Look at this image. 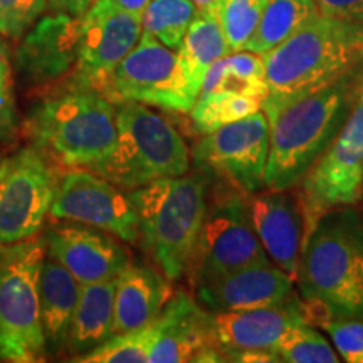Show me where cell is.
<instances>
[{"mask_svg":"<svg viewBox=\"0 0 363 363\" xmlns=\"http://www.w3.org/2000/svg\"><path fill=\"white\" fill-rule=\"evenodd\" d=\"M79 294V281L56 256L45 252L39 278V305L49 355L67 350V340Z\"/></svg>","mask_w":363,"mask_h":363,"instance_id":"cell-22","label":"cell"},{"mask_svg":"<svg viewBox=\"0 0 363 363\" xmlns=\"http://www.w3.org/2000/svg\"><path fill=\"white\" fill-rule=\"evenodd\" d=\"M212 177L203 170L130 190L142 247L170 281L187 274L206 216Z\"/></svg>","mask_w":363,"mask_h":363,"instance_id":"cell-3","label":"cell"},{"mask_svg":"<svg viewBox=\"0 0 363 363\" xmlns=\"http://www.w3.org/2000/svg\"><path fill=\"white\" fill-rule=\"evenodd\" d=\"M211 321L216 347L224 362H235L244 352H276L286 331L305 323L306 313L298 298L293 296L272 306L211 313Z\"/></svg>","mask_w":363,"mask_h":363,"instance_id":"cell-18","label":"cell"},{"mask_svg":"<svg viewBox=\"0 0 363 363\" xmlns=\"http://www.w3.org/2000/svg\"><path fill=\"white\" fill-rule=\"evenodd\" d=\"M219 182V189H208L206 216L190 259L187 276L192 288L242 267L269 262L254 230L247 194Z\"/></svg>","mask_w":363,"mask_h":363,"instance_id":"cell-8","label":"cell"},{"mask_svg":"<svg viewBox=\"0 0 363 363\" xmlns=\"http://www.w3.org/2000/svg\"><path fill=\"white\" fill-rule=\"evenodd\" d=\"M142 38V16L128 12L115 0H96L81 16L79 54L67 88L104 93L113 71Z\"/></svg>","mask_w":363,"mask_h":363,"instance_id":"cell-13","label":"cell"},{"mask_svg":"<svg viewBox=\"0 0 363 363\" xmlns=\"http://www.w3.org/2000/svg\"><path fill=\"white\" fill-rule=\"evenodd\" d=\"M195 167L251 195L266 189L269 125L264 113L224 125L203 135L192 150Z\"/></svg>","mask_w":363,"mask_h":363,"instance_id":"cell-12","label":"cell"},{"mask_svg":"<svg viewBox=\"0 0 363 363\" xmlns=\"http://www.w3.org/2000/svg\"><path fill=\"white\" fill-rule=\"evenodd\" d=\"M48 252L81 284L115 279L131 264V254L113 234L79 222H61L44 235Z\"/></svg>","mask_w":363,"mask_h":363,"instance_id":"cell-15","label":"cell"},{"mask_svg":"<svg viewBox=\"0 0 363 363\" xmlns=\"http://www.w3.org/2000/svg\"><path fill=\"white\" fill-rule=\"evenodd\" d=\"M48 7V0H0V34L19 39Z\"/></svg>","mask_w":363,"mask_h":363,"instance_id":"cell-32","label":"cell"},{"mask_svg":"<svg viewBox=\"0 0 363 363\" xmlns=\"http://www.w3.org/2000/svg\"><path fill=\"white\" fill-rule=\"evenodd\" d=\"M355 76L358 81L363 79V43H362V51H360V57H358V62L355 66Z\"/></svg>","mask_w":363,"mask_h":363,"instance_id":"cell-38","label":"cell"},{"mask_svg":"<svg viewBox=\"0 0 363 363\" xmlns=\"http://www.w3.org/2000/svg\"><path fill=\"white\" fill-rule=\"evenodd\" d=\"M262 99L244 96L230 91H208L199 94L189 111L194 130L201 135L216 131L220 126L234 123L261 111Z\"/></svg>","mask_w":363,"mask_h":363,"instance_id":"cell-27","label":"cell"},{"mask_svg":"<svg viewBox=\"0 0 363 363\" xmlns=\"http://www.w3.org/2000/svg\"><path fill=\"white\" fill-rule=\"evenodd\" d=\"M26 131L54 165L93 170L115 150L116 103L101 91L66 88L35 104Z\"/></svg>","mask_w":363,"mask_h":363,"instance_id":"cell-4","label":"cell"},{"mask_svg":"<svg viewBox=\"0 0 363 363\" xmlns=\"http://www.w3.org/2000/svg\"><path fill=\"white\" fill-rule=\"evenodd\" d=\"M296 279L308 303L338 318H363V217L326 212L303 240Z\"/></svg>","mask_w":363,"mask_h":363,"instance_id":"cell-2","label":"cell"},{"mask_svg":"<svg viewBox=\"0 0 363 363\" xmlns=\"http://www.w3.org/2000/svg\"><path fill=\"white\" fill-rule=\"evenodd\" d=\"M155 323L148 363L224 362L212 335L211 311L190 294H174Z\"/></svg>","mask_w":363,"mask_h":363,"instance_id":"cell-17","label":"cell"},{"mask_svg":"<svg viewBox=\"0 0 363 363\" xmlns=\"http://www.w3.org/2000/svg\"><path fill=\"white\" fill-rule=\"evenodd\" d=\"M363 195V79L337 138L301 180L305 238L326 212L355 206Z\"/></svg>","mask_w":363,"mask_h":363,"instance_id":"cell-9","label":"cell"},{"mask_svg":"<svg viewBox=\"0 0 363 363\" xmlns=\"http://www.w3.org/2000/svg\"><path fill=\"white\" fill-rule=\"evenodd\" d=\"M208 91H230L244 96L264 99L269 93L264 59L261 54L251 51L227 54L207 71L201 93Z\"/></svg>","mask_w":363,"mask_h":363,"instance_id":"cell-25","label":"cell"},{"mask_svg":"<svg viewBox=\"0 0 363 363\" xmlns=\"http://www.w3.org/2000/svg\"><path fill=\"white\" fill-rule=\"evenodd\" d=\"M157 321V320H155ZM145 328L111 335L106 342L91 350L88 355L78 358L81 363H145L148 362L153 340L157 333V323Z\"/></svg>","mask_w":363,"mask_h":363,"instance_id":"cell-29","label":"cell"},{"mask_svg":"<svg viewBox=\"0 0 363 363\" xmlns=\"http://www.w3.org/2000/svg\"><path fill=\"white\" fill-rule=\"evenodd\" d=\"M320 16L363 26V0H315Z\"/></svg>","mask_w":363,"mask_h":363,"instance_id":"cell-35","label":"cell"},{"mask_svg":"<svg viewBox=\"0 0 363 363\" xmlns=\"http://www.w3.org/2000/svg\"><path fill=\"white\" fill-rule=\"evenodd\" d=\"M318 13L315 0H267L264 12L244 51L266 54Z\"/></svg>","mask_w":363,"mask_h":363,"instance_id":"cell-26","label":"cell"},{"mask_svg":"<svg viewBox=\"0 0 363 363\" xmlns=\"http://www.w3.org/2000/svg\"><path fill=\"white\" fill-rule=\"evenodd\" d=\"M358 84L355 72L308 93L262 99L269 125L266 190H289L337 138L353 106Z\"/></svg>","mask_w":363,"mask_h":363,"instance_id":"cell-1","label":"cell"},{"mask_svg":"<svg viewBox=\"0 0 363 363\" xmlns=\"http://www.w3.org/2000/svg\"><path fill=\"white\" fill-rule=\"evenodd\" d=\"M199 11L192 0H150L142 13V30L177 51Z\"/></svg>","mask_w":363,"mask_h":363,"instance_id":"cell-28","label":"cell"},{"mask_svg":"<svg viewBox=\"0 0 363 363\" xmlns=\"http://www.w3.org/2000/svg\"><path fill=\"white\" fill-rule=\"evenodd\" d=\"M96 0H48V7L52 12H65L69 16L81 17L88 12Z\"/></svg>","mask_w":363,"mask_h":363,"instance_id":"cell-36","label":"cell"},{"mask_svg":"<svg viewBox=\"0 0 363 363\" xmlns=\"http://www.w3.org/2000/svg\"><path fill=\"white\" fill-rule=\"evenodd\" d=\"M104 94L115 103L136 101L177 113H189L197 101L185 83L175 49L143 30L113 71Z\"/></svg>","mask_w":363,"mask_h":363,"instance_id":"cell-11","label":"cell"},{"mask_svg":"<svg viewBox=\"0 0 363 363\" xmlns=\"http://www.w3.org/2000/svg\"><path fill=\"white\" fill-rule=\"evenodd\" d=\"M192 2L199 9H212V7H214L216 0H192Z\"/></svg>","mask_w":363,"mask_h":363,"instance_id":"cell-39","label":"cell"},{"mask_svg":"<svg viewBox=\"0 0 363 363\" xmlns=\"http://www.w3.org/2000/svg\"><path fill=\"white\" fill-rule=\"evenodd\" d=\"M57 180L54 163L34 145L0 160V246L39 233L51 211Z\"/></svg>","mask_w":363,"mask_h":363,"instance_id":"cell-10","label":"cell"},{"mask_svg":"<svg viewBox=\"0 0 363 363\" xmlns=\"http://www.w3.org/2000/svg\"><path fill=\"white\" fill-rule=\"evenodd\" d=\"M247 206L267 257L296 279L305 240V214L299 197L288 190H267L247 195Z\"/></svg>","mask_w":363,"mask_h":363,"instance_id":"cell-19","label":"cell"},{"mask_svg":"<svg viewBox=\"0 0 363 363\" xmlns=\"http://www.w3.org/2000/svg\"><path fill=\"white\" fill-rule=\"evenodd\" d=\"M337 352L345 362L363 363V321L358 318H337L325 323Z\"/></svg>","mask_w":363,"mask_h":363,"instance_id":"cell-34","label":"cell"},{"mask_svg":"<svg viewBox=\"0 0 363 363\" xmlns=\"http://www.w3.org/2000/svg\"><path fill=\"white\" fill-rule=\"evenodd\" d=\"M49 216L96 227L128 244L140 240L128 192L88 169H72L59 177Z\"/></svg>","mask_w":363,"mask_h":363,"instance_id":"cell-14","label":"cell"},{"mask_svg":"<svg viewBox=\"0 0 363 363\" xmlns=\"http://www.w3.org/2000/svg\"><path fill=\"white\" fill-rule=\"evenodd\" d=\"M363 26L316 13L269 52L262 54L269 93L301 94L355 72Z\"/></svg>","mask_w":363,"mask_h":363,"instance_id":"cell-5","label":"cell"},{"mask_svg":"<svg viewBox=\"0 0 363 363\" xmlns=\"http://www.w3.org/2000/svg\"><path fill=\"white\" fill-rule=\"evenodd\" d=\"M116 278L81 284V294L72 318L67 352L71 362L88 355L113 335Z\"/></svg>","mask_w":363,"mask_h":363,"instance_id":"cell-23","label":"cell"},{"mask_svg":"<svg viewBox=\"0 0 363 363\" xmlns=\"http://www.w3.org/2000/svg\"><path fill=\"white\" fill-rule=\"evenodd\" d=\"M172 296L170 279L163 272L131 262L116 278L113 335L152 325Z\"/></svg>","mask_w":363,"mask_h":363,"instance_id":"cell-21","label":"cell"},{"mask_svg":"<svg viewBox=\"0 0 363 363\" xmlns=\"http://www.w3.org/2000/svg\"><path fill=\"white\" fill-rule=\"evenodd\" d=\"M81 17L54 12L24 34L16 62L22 79L33 86L57 83L74 69L79 54Z\"/></svg>","mask_w":363,"mask_h":363,"instance_id":"cell-16","label":"cell"},{"mask_svg":"<svg viewBox=\"0 0 363 363\" xmlns=\"http://www.w3.org/2000/svg\"><path fill=\"white\" fill-rule=\"evenodd\" d=\"M118 6H121L123 9H126L128 12H133V13H138V16H142L145 7L148 6L150 0H115Z\"/></svg>","mask_w":363,"mask_h":363,"instance_id":"cell-37","label":"cell"},{"mask_svg":"<svg viewBox=\"0 0 363 363\" xmlns=\"http://www.w3.org/2000/svg\"><path fill=\"white\" fill-rule=\"evenodd\" d=\"M294 278L272 262L229 272L194 288L195 299L211 313L254 310L288 301L294 296Z\"/></svg>","mask_w":363,"mask_h":363,"instance_id":"cell-20","label":"cell"},{"mask_svg":"<svg viewBox=\"0 0 363 363\" xmlns=\"http://www.w3.org/2000/svg\"><path fill=\"white\" fill-rule=\"evenodd\" d=\"M281 362L286 363H337L340 357L310 323H298L289 328L276 347Z\"/></svg>","mask_w":363,"mask_h":363,"instance_id":"cell-31","label":"cell"},{"mask_svg":"<svg viewBox=\"0 0 363 363\" xmlns=\"http://www.w3.org/2000/svg\"><path fill=\"white\" fill-rule=\"evenodd\" d=\"M267 0H216L214 11L230 52L244 51L259 24Z\"/></svg>","mask_w":363,"mask_h":363,"instance_id":"cell-30","label":"cell"},{"mask_svg":"<svg viewBox=\"0 0 363 363\" xmlns=\"http://www.w3.org/2000/svg\"><path fill=\"white\" fill-rule=\"evenodd\" d=\"M45 252L44 238L0 246V360L34 363L49 355L39 305Z\"/></svg>","mask_w":363,"mask_h":363,"instance_id":"cell-7","label":"cell"},{"mask_svg":"<svg viewBox=\"0 0 363 363\" xmlns=\"http://www.w3.org/2000/svg\"><path fill=\"white\" fill-rule=\"evenodd\" d=\"M19 131V113L12 91V67L6 44L0 39V142H11Z\"/></svg>","mask_w":363,"mask_h":363,"instance_id":"cell-33","label":"cell"},{"mask_svg":"<svg viewBox=\"0 0 363 363\" xmlns=\"http://www.w3.org/2000/svg\"><path fill=\"white\" fill-rule=\"evenodd\" d=\"M116 130L115 150L91 172L126 192L190 170V152L179 130L147 104L116 103Z\"/></svg>","mask_w":363,"mask_h":363,"instance_id":"cell-6","label":"cell"},{"mask_svg":"<svg viewBox=\"0 0 363 363\" xmlns=\"http://www.w3.org/2000/svg\"><path fill=\"white\" fill-rule=\"evenodd\" d=\"M179 54L180 71L192 96L201 94L203 78L211 66L230 54V48L222 30L217 13L212 9H201L182 40Z\"/></svg>","mask_w":363,"mask_h":363,"instance_id":"cell-24","label":"cell"}]
</instances>
